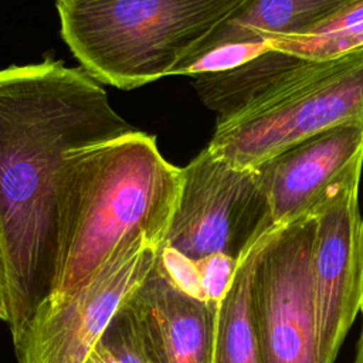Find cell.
<instances>
[{
	"label": "cell",
	"mask_w": 363,
	"mask_h": 363,
	"mask_svg": "<svg viewBox=\"0 0 363 363\" xmlns=\"http://www.w3.org/2000/svg\"><path fill=\"white\" fill-rule=\"evenodd\" d=\"M180 186L182 167L139 129L71 149L57 176V250L47 295L74 289L136 240L162 245Z\"/></svg>",
	"instance_id": "2"
},
{
	"label": "cell",
	"mask_w": 363,
	"mask_h": 363,
	"mask_svg": "<svg viewBox=\"0 0 363 363\" xmlns=\"http://www.w3.org/2000/svg\"><path fill=\"white\" fill-rule=\"evenodd\" d=\"M275 224L257 169L214 157L207 147L182 167L177 203L160 247L190 261L240 259Z\"/></svg>",
	"instance_id": "6"
},
{
	"label": "cell",
	"mask_w": 363,
	"mask_h": 363,
	"mask_svg": "<svg viewBox=\"0 0 363 363\" xmlns=\"http://www.w3.org/2000/svg\"><path fill=\"white\" fill-rule=\"evenodd\" d=\"M237 264V259L223 254H213L194 261L201 298L218 301L227 289Z\"/></svg>",
	"instance_id": "15"
},
{
	"label": "cell",
	"mask_w": 363,
	"mask_h": 363,
	"mask_svg": "<svg viewBox=\"0 0 363 363\" xmlns=\"http://www.w3.org/2000/svg\"><path fill=\"white\" fill-rule=\"evenodd\" d=\"M157 244L136 240L71 291L41 299L13 337L18 363H86L115 315L156 262Z\"/></svg>",
	"instance_id": "7"
},
{
	"label": "cell",
	"mask_w": 363,
	"mask_h": 363,
	"mask_svg": "<svg viewBox=\"0 0 363 363\" xmlns=\"http://www.w3.org/2000/svg\"><path fill=\"white\" fill-rule=\"evenodd\" d=\"M86 363H149L126 303L115 315Z\"/></svg>",
	"instance_id": "14"
},
{
	"label": "cell",
	"mask_w": 363,
	"mask_h": 363,
	"mask_svg": "<svg viewBox=\"0 0 363 363\" xmlns=\"http://www.w3.org/2000/svg\"><path fill=\"white\" fill-rule=\"evenodd\" d=\"M244 0H55L61 35L99 84L169 77Z\"/></svg>",
	"instance_id": "3"
},
{
	"label": "cell",
	"mask_w": 363,
	"mask_h": 363,
	"mask_svg": "<svg viewBox=\"0 0 363 363\" xmlns=\"http://www.w3.org/2000/svg\"><path fill=\"white\" fill-rule=\"evenodd\" d=\"M363 313V311H362ZM353 363H363V326H362V333L359 337V343H357V349H356V356Z\"/></svg>",
	"instance_id": "17"
},
{
	"label": "cell",
	"mask_w": 363,
	"mask_h": 363,
	"mask_svg": "<svg viewBox=\"0 0 363 363\" xmlns=\"http://www.w3.org/2000/svg\"><path fill=\"white\" fill-rule=\"evenodd\" d=\"M9 316H10L9 285H7V275H6L3 257L0 252V320L9 322Z\"/></svg>",
	"instance_id": "16"
},
{
	"label": "cell",
	"mask_w": 363,
	"mask_h": 363,
	"mask_svg": "<svg viewBox=\"0 0 363 363\" xmlns=\"http://www.w3.org/2000/svg\"><path fill=\"white\" fill-rule=\"evenodd\" d=\"M360 173L349 174L312 211L315 237L311 272L318 363H335L354 318L363 311Z\"/></svg>",
	"instance_id": "8"
},
{
	"label": "cell",
	"mask_w": 363,
	"mask_h": 363,
	"mask_svg": "<svg viewBox=\"0 0 363 363\" xmlns=\"http://www.w3.org/2000/svg\"><path fill=\"white\" fill-rule=\"evenodd\" d=\"M363 166V128L337 126L309 136L262 162L258 170L274 224L311 214Z\"/></svg>",
	"instance_id": "9"
},
{
	"label": "cell",
	"mask_w": 363,
	"mask_h": 363,
	"mask_svg": "<svg viewBox=\"0 0 363 363\" xmlns=\"http://www.w3.org/2000/svg\"><path fill=\"white\" fill-rule=\"evenodd\" d=\"M133 130L82 68L54 58L0 68V252L11 337L50 292L61 160Z\"/></svg>",
	"instance_id": "1"
},
{
	"label": "cell",
	"mask_w": 363,
	"mask_h": 363,
	"mask_svg": "<svg viewBox=\"0 0 363 363\" xmlns=\"http://www.w3.org/2000/svg\"><path fill=\"white\" fill-rule=\"evenodd\" d=\"M217 305L180 288L157 258L126 301L149 363H213Z\"/></svg>",
	"instance_id": "10"
},
{
	"label": "cell",
	"mask_w": 363,
	"mask_h": 363,
	"mask_svg": "<svg viewBox=\"0 0 363 363\" xmlns=\"http://www.w3.org/2000/svg\"><path fill=\"white\" fill-rule=\"evenodd\" d=\"M345 1L346 0H244L189 57L221 45L264 43L259 38L264 34L299 33L325 18Z\"/></svg>",
	"instance_id": "11"
},
{
	"label": "cell",
	"mask_w": 363,
	"mask_h": 363,
	"mask_svg": "<svg viewBox=\"0 0 363 363\" xmlns=\"http://www.w3.org/2000/svg\"><path fill=\"white\" fill-rule=\"evenodd\" d=\"M255 242L238 259L231 281L218 299L213 363H259L250 311V278Z\"/></svg>",
	"instance_id": "12"
},
{
	"label": "cell",
	"mask_w": 363,
	"mask_h": 363,
	"mask_svg": "<svg viewBox=\"0 0 363 363\" xmlns=\"http://www.w3.org/2000/svg\"><path fill=\"white\" fill-rule=\"evenodd\" d=\"M363 128V47L305 60L225 116L207 150L238 167L262 162L316 133L337 126Z\"/></svg>",
	"instance_id": "4"
},
{
	"label": "cell",
	"mask_w": 363,
	"mask_h": 363,
	"mask_svg": "<svg viewBox=\"0 0 363 363\" xmlns=\"http://www.w3.org/2000/svg\"><path fill=\"white\" fill-rule=\"evenodd\" d=\"M269 48L305 60L332 58L363 47V0H346L325 18L294 34H264Z\"/></svg>",
	"instance_id": "13"
},
{
	"label": "cell",
	"mask_w": 363,
	"mask_h": 363,
	"mask_svg": "<svg viewBox=\"0 0 363 363\" xmlns=\"http://www.w3.org/2000/svg\"><path fill=\"white\" fill-rule=\"evenodd\" d=\"M313 237L311 213L275 224L255 241L250 311L259 363H318Z\"/></svg>",
	"instance_id": "5"
}]
</instances>
